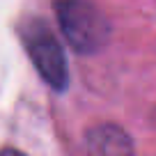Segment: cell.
Wrapping results in <instances>:
<instances>
[{
  "instance_id": "6da1fadb",
  "label": "cell",
  "mask_w": 156,
  "mask_h": 156,
  "mask_svg": "<svg viewBox=\"0 0 156 156\" xmlns=\"http://www.w3.org/2000/svg\"><path fill=\"white\" fill-rule=\"evenodd\" d=\"M55 16L76 53L92 55L110 41V21L90 0H58Z\"/></svg>"
},
{
  "instance_id": "7a4b0ae2",
  "label": "cell",
  "mask_w": 156,
  "mask_h": 156,
  "mask_svg": "<svg viewBox=\"0 0 156 156\" xmlns=\"http://www.w3.org/2000/svg\"><path fill=\"white\" fill-rule=\"evenodd\" d=\"M23 44L37 73L44 78V83L51 85L55 92L67 90L69 85L67 58H64V51L55 39V34L41 21H30L23 28Z\"/></svg>"
},
{
  "instance_id": "3957f363",
  "label": "cell",
  "mask_w": 156,
  "mask_h": 156,
  "mask_svg": "<svg viewBox=\"0 0 156 156\" xmlns=\"http://www.w3.org/2000/svg\"><path fill=\"white\" fill-rule=\"evenodd\" d=\"M85 156H136L133 140L117 124H97L85 136Z\"/></svg>"
},
{
  "instance_id": "277c9868",
  "label": "cell",
  "mask_w": 156,
  "mask_h": 156,
  "mask_svg": "<svg viewBox=\"0 0 156 156\" xmlns=\"http://www.w3.org/2000/svg\"><path fill=\"white\" fill-rule=\"evenodd\" d=\"M0 156H25V154L19 149H12V147H5V149H0Z\"/></svg>"
}]
</instances>
